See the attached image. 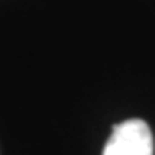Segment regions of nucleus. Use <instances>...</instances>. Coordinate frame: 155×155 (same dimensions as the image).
<instances>
[{
    "mask_svg": "<svg viewBox=\"0 0 155 155\" xmlns=\"http://www.w3.org/2000/svg\"><path fill=\"white\" fill-rule=\"evenodd\" d=\"M103 155H153V135L141 119H129L113 127Z\"/></svg>",
    "mask_w": 155,
    "mask_h": 155,
    "instance_id": "obj_1",
    "label": "nucleus"
}]
</instances>
